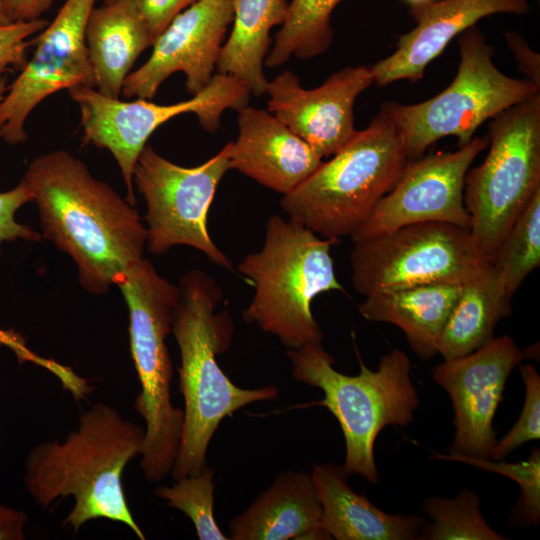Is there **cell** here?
Listing matches in <instances>:
<instances>
[{
    "label": "cell",
    "instance_id": "cell-1",
    "mask_svg": "<svg viewBox=\"0 0 540 540\" xmlns=\"http://www.w3.org/2000/svg\"><path fill=\"white\" fill-rule=\"evenodd\" d=\"M38 206L43 235L78 267L82 287L107 293L143 259L147 232L134 205L66 150L36 157L23 178Z\"/></svg>",
    "mask_w": 540,
    "mask_h": 540
},
{
    "label": "cell",
    "instance_id": "cell-2",
    "mask_svg": "<svg viewBox=\"0 0 540 540\" xmlns=\"http://www.w3.org/2000/svg\"><path fill=\"white\" fill-rule=\"evenodd\" d=\"M144 436V428L97 402L80 415L77 428L64 440L45 441L28 452L25 488L42 509L72 497L62 527L74 533L91 520L106 519L126 525L144 540L122 484L126 466L141 454Z\"/></svg>",
    "mask_w": 540,
    "mask_h": 540
},
{
    "label": "cell",
    "instance_id": "cell-3",
    "mask_svg": "<svg viewBox=\"0 0 540 540\" xmlns=\"http://www.w3.org/2000/svg\"><path fill=\"white\" fill-rule=\"evenodd\" d=\"M179 288L171 332L180 352L184 418L178 455L170 473L174 481L206 467L209 443L224 418L251 403L279 398L274 385L255 389L236 386L219 366L216 356L229 349L233 324L226 310L217 311L223 294L216 281L194 269L181 278Z\"/></svg>",
    "mask_w": 540,
    "mask_h": 540
},
{
    "label": "cell",
    "instance_id": "cell-4",
    "mask_svg": "<svg viewBox=\"0 0 540 540\" xmlns=\"http://www.w3.org/2000/svg\"><path fill=\"white\" fill-rule=\"evenodd\" d=\"M335 241L289 218L270 217L263 247L238 265L254 287L244 321L276 336L288 350L322 343L324 335L311 304L321 293L344 291L330 254Z\"/></svg>",
    "mask_w": 540,
    "mask_h": 540
},
{
    "label": "cell",
    "instance_id": "cell-5",
    "mask_svg": "<svg viewBox=\"0 0 540 540\" xmlns=\"http://www.w3.org/2000/svg\"><path fill=\"white\" fill-rule=\"evenodd\" d=\"M115 285L128 307L130 351L140 383L134 403L145 421L140 467L148 482H157L171 473L183 428V410L171 401L173 365L166 344L180 288L144 258Z\"/></svg>",
    "mask_w": 540,
    "mask_h": 540
},
{
    "label": "cell",
    "instance_id": "cell-6",
    "mask_svg": "<svg viewBox=\"0 0 540 540\" xmlns=\"http://www.w3.org/2000/svg\"><path fill=\"white\" fill-rule=\"evenodd\" d=\"M286 355L296 381L323 391L324 398L317 404L326 407L340 424L346 447L343 466L348 474L377 483L374 444L378 434L387 425L410 424L419 405L407 355L399 349L390 351L376 371L359 361L360 372L354 376L334 369V358L322 343L289 349Z\"/></svg>",
    "mask_w": 540,
    "mask_h": 540
},
{
    "label": "cell",
    "instance_id": "cell-7",
    "mask_svg": "<svg viewBox=\"0 0 540 540\" xmlns=\"http://www.w3.org/2000/svg\"><path fill=\"white\" fill-rule=\"evenodd\" d=\"M402 135L380 109L369 126L280 200L282 210L317 235L352 236L407 163Z\"/></svg>",
    "mask_w": 540,
    "mask_h": 540
},
{
    "label": "cell",
    "instance_id": "cell-8",
    "mask_svg": "<svg viewBox=\"0 0 540 540\" xmlns=\"http://www.w3.org/2000/svg\"><path fill=\"white\" fill-rule=\"evenodd\" d=\"M460 63L453 81L436 96L416 104L383 103L402 135L407 157H419L441 138L454 136L459 147L505 109L540 93L528 79L510 77L493 62L495 49L472 26L458 36Z\"/></svg>",
    "mask_w": 540,
    "mask_h": 540
},
{
    "label": "cell",
    "instance_id": "cell-9",
    "mask_svg": "<svg viewBox=\"0 0 540 540\" xmlns=\"http://www.w3.org/2000/svg\"><path fill=\"white\" fill-rule=\"evenodd\" d=\"M488 129V154L467 171L463 198L470 233L491 259L540 189V93L496 115Z\"/></svg>",
    "mask_w": 540,
    "mask_h": 540
},
{
    "label": "cell",
    "instance_id": "cell-10",
    "mask_svg": "<svg viewBox=\"0 0 540 540\" xmlns=\"http://www.w3.org/2000/svg\"><path fill=\"white\" fill-rule=\"evenodd\" d=\"M351 281L363 296L421 284H464L491 265L469 228L429 221L355 241Z\"/></svg>",
    "mask_w": 540,
    "mask_h": 540
},
{
    "label": "cell",
    "instance_id": "cell-11",
    "mask_svg": "<svg viewBox=\"0 0 540 540\" xmlns=\"http://www.w3.org/2000/svg\"><path fill=\"white\" fill-rule=\"evenodd\" d=\"M68 92L80 110L83 142L110 151L120 168L126 199L134 206V167L148 138L159 126L178 115L194 113L206 131L215 133L223 112L246 106L251 94L242 81L220 73L192 98L170 105L141 98L122 101L88 86H75Z\"/></svg>",
    "mask_w": 540,
    "mask_h": 540
},
{
    "label": "cell",
    "instance_id": "cell-12",
    "mask_svg": "<svg viewBox=\"0 0 540 540\" xmlns=\"http://www.w3.org/2000/svg\"><path fill=\"white\" fill-rule=\"evenodd\" d=\"M229 158L230 142L195 167L179 166L145 145L134 167L133 183L146 202V246L153 255L186 245L202 252L212 263L233 270L207 227L217 186L230 169Z\"/></svg>",
    "mask_w": 540,
    "mask_h": 540
},
{
    "label": "cell",
    "instance_id": "cell-13",
    "mask_svg": "<svg viewBox=\"0 0 540 540\" xmlns=\"http://www.w3.org/2000/svg\"><path fill=\"white\" fill-rule=\"evenodd\" d=\"M96 0H66L57 15L31 40L35 50L0 101V139L27 140L25 122L48 96L75 86L95 88L86 27Z\"/></svg>",
    "mask_w": 540,
    "mask_h": 540
},
{
    "label": "cell",
    "instance_id": "cell-14",
    "mask_svg": "<svg viewBox=\"0 0 540 540\" xmlns=\"http://www.w3.org/2000/svg\"><path fill=\"white\" fill-rule=\"evenodd\" d=\"M524 358L511 337L501 336L434 367L432 378L448 393L454 410V439L449 456L442 458L491 459L493 419L509 374Z\"/></svg>",
    "mask_w": 540,
    "mask_h": 540
},
{
    "label": "cell",
    "instance_id": "cell-15",
    "mask_svg": "<svg viewBox=\"0 0 540 540\" xmlns=\"http://www.w3.org/2000/svg\"><path fill=\"white\" fill-rule=\"evenodd\" d=\"M488 144L473 137L454 152L437 153L406 163L391 190L351 236L353 242L399 227L429 221L470 227L464 183L470 165Z\"/></svg>",
    "mask_w": 540,
    "mask_h": 540
},
{
    "label": "cell",
    "instance_id": "cell-16",
    "mask_svg": "<svg viewBox=\"0 0 540 540\" xmlns=\"http://www.w3.org/2000/svg\"><path fill=\"white\" fill-rule=\"evenodd\" d=\"M235 0H197L180 12L155 39L149 59L131 72L121 94L151 99L173 73L183 72L193 96L215 75L222 42L233 22Z\"/></svg>",
    "mask_w": 540,
    "mask_h": 540
},
{
    "label": "cell",
    "instance_id": "cell-17",
    "mask_svg": "<svg viewBox=\"0 0 540 540\" xmlns=\"http://www.w3.org/2000/svg\"><path fill=\"white\" fill-rule=\"evenodd\" d=\"M373 82L371 66L365 65L345 67L314 89L284 71L268 82V112L321 158L330 157L356 134L354 103Z\"/></svg>",
    "mask_w": 540,
    "mask_h": 540
},
{
    "label": "cell",
    "instance_id": "cell-18",
    "mask_svg": "<svg viewBox=\"0 0 540 540\" xmlns=\"http://www.w3.org/2000/svg\"><path fill=\"white\" fill-rule=\"evenodd\" d=\"M527 0H432L409 4L416 25L398 36L396 50L371 66L374 82H417L450 41L480 19L493 14L527 15Z\"/></svg>",
    "mask_w": 540,
    "mask_h": 540
},
{
    "label": "cell",
    "instance_id": "cell-19",
    "mask_svg": "<svg viewBox=\"0 0 540 540\" xmlns=\"http://www.w3.org/2000/svg\"><path fill=\"white\" fill-rule=\"evenodd\" d=\"M237 111L230 169L286 195L322 164V158L270 112L247 105Z\"/></svg>",
    "mask_w": 540,
    "mask_h": 540
},
{
    "label": "cell",
    "instance_id": "cell-20",
    "mask_svg": "<svg viewBox=\"0 0 540 540\" xmlns=\"http://www.w3.org/2000/svg\"><path fill=\"white\" fill-rule=\"evenodd\" d=\"M231 540L331 539L311 473L287 471L229 522Z\"/></svg>",
    "mask_w": 540,
    "mask_h": 540
},
{
    "label": "cell",
    "instance_id": "cell-21",
    "mask_svg": "<svg viewBox=\"0 0 540 540\" xmlns=\"http://www.w3.org/2000/svg\"><path fill=\"white\" fill-rule=\"evenodd\" d=\"M322 508V526L337 540L419 539L426 520L420 516L388 514L347 482L343 465L314 464L310 472Z\"/></svg>",
    "mask_w": 540,
    "mask_h": 540
},
{
    "label": "cell",
    "instance_id": "cell-22",
    "mask_svg": "<svg viewBox=\"0 0 540 540\" xmlns=\"http://www.w3.org/2000/svg\"><path fill=\"white\" fill-rule=\"evenodd\" d=\"M153 43L135 0H104L94 7L86 27V45L95 89L119 98L137 58Z\"/></svg>",
    "mask_w": 540,
    "mask_h": 540
},
{
    "label": "cell",
    "instance_id": "cell-23",
    "mask_svg": "<svg viewBox=\"0 0 540 540\" xmlns=\"http://www.w3.org/2000/svg\"><path fill=\"white\" fill-rule=\"evenodd\" d=\"M462 284L430 283L364 296L359 314L372 322L399 327L413 351L429 360L438 354L444 326L460 295Z\"/></svg>",
    "mask_w": 540,
    "mask_h": 540
},
{
    "label": "cell",
    "instance_id": "cell-24",
    "mask_svg": "<svg viewBox=\"0 0 540 540\" xmlns=\"http://www.w3.org/2000/svg\"><path fill=\"white\" fill-rule=\"evenodd\" d=\"M288 6L286 0H235L232 30L222 46L217 73L242 81L255 96L265 94L269 81L263 64L270 47L269 33L283 24Z\"/></svg>",
    "mask_w": 540,
    "mask_h": 540
},
{
    "label": "cell",
    "instance_id": "cell-25",
    "mask_svg": "<svg viewBox=\"0 0 540 540\" xmlns=\"http://www.w3.org/2000/svg\"><path fill=\"white\" fill-rule=\"evenodd\" d=\"M511 298L501 288L492 266L462 284L442 331L438 354L444 360L469 354L490 341L496 324L511 315Z\"/></svg>",
    "mask_w": 540,
    "mask_h": 540
},
{
    "label": "cell",
    "instance_id": "cell-26",
    "mask_svg": "<svg viewBox=\"0 0 540 540\" xmlns=\"http://www.w3.org/2000/svg\"><path fill=\"white\" fill-rule=\"evenodd\" d=\"M341 1L292 0L265 65L276 67L292 56L309 59L326 52L333 40L331 14Z\"/></svg>",
    "mask_w": 540,
    "mask_h": 540
},
{
    "label": "cell",
    "instance_id": "cell-27",
    "mask_svg": "<svg viewBox=\"0 0 540 540\" xmlns=\"http://www.w3.org/2000/svg\"><path fill=\"white\" fill-rule=\"evenodd\" d=\"M490 262L501 288L512 299L540 264V189L518 215Z\"/></svg>",
    "mask_w": 540,
    "mask_h": 540
},
{
    "label": "cell",
    "instance_id": "cell-28",
    "mask_svg": "<svg viewBox=\"0 0 540 540\" xmlns=\"http://www.w3.org/2000/svg\"><path fill=\"white\" fill-rule=\"evenodd\" d=\"M424 512L433 520L425 522L418 540H503L484 519L480 500L463 488L454 499L429 497L423 502Z\"/></svg>",
    "mask_w": 540,
    "mask_h": 540
},
{
    "label": "cell",
    "instance_id": "cell-29",
    "mask_svg": "<svg viewBox=\"0 0 540 540\" xmlns=\"http://www.w3.org/2000/svg\"><path fill=\"white\" fill-rule=\"evenodd\" d=\"M213 477L214 470L206 466L197 474L175 480L171 486L157 487L154 494L183 512L193 522L200 540H227L214 515Z\"/></svg>",
    "mask_w": 540,
    "mask_h": 540
},
{
    "label": "cell",
    "instance_id": "cell-30",
    "mask_svg": "<svg viewBox=\"0 0 540 540\" xmlns=\"http://www.w3.org/2000/svg\"><path fill=\"white\" fill-rule=\"evenodd\" d=\"M478 468L502 474L520 486V497L513 517L522 525H538L540 520V450L533 449L526 461L506 463L491 459L460 458Z\"/></svg>",
    "mask_w": 540,
    "mask_h": 540
},
{
    "label": "cell",
    "instance_id": "cell-31",
    "mask_svg": "<svg viewBox=\"0 0 540 540\" xmlns=\"http://www.w3.org/2000/svg\"><path fill=\"white\" fill-rule=\"evenodd\" d=\"M519 372L525 384V401L514 426L496 442L491 460L501 461L526 442L540 438V376L531 364H522Z\"/></svg>",
    "mask_w": 540,
    "mask_h": 540
},
{
    "label": "cell",
    "instance_id": "cell-32",
    "mask_svg": "<svg viewBox=\"0 0 540 540\" xmlns=\"http://www.w3.org/2000/svg\"><path fill=\"white\" fill-rule=\"evenodd\" d=\"M2 347L10 349L20 363L31 362L52 373L76 401L86 398L92 390L88 381L79 376L69 366L33 352L27 346L25 339L12 329L0 328V349Z\"/></svg>",
    "mask_w": 540,
    "mask_h": 540
},
{
    "label": "cell",
    "instance_id": "cell-33",
    "mask_svg": "<svg viewBox=\"0 0 540 540\" xmlns=\"http://www.w3.org/2000/svg\"><path fill=\"white\" fill-rule=\"evenodd\" d=\"M49 22L38 18L30 21H15L0 25V75L13 67L25 66L30 37L42 31Z\"/></svg>",
    "mask_w": 540,
    "mask_h": 540
},
{
    "label": "cell",
    "instance_id": "cell-34",
    "mask_svg": "<svg viewBox=\"0 0 540 540\" xmlns=\"http://www.w3.org/2000/svg\"><path fill=\"white\" fill-rule=\"evenodd\" d=\"M33 201V193L22 179L14 188L0 192V249L4 242L23 239L39 241L41 235L25 224L16 221L15 213L24 204Z\"/></svg>",
    "mask_w": 540,
    "mask_h": 540
},
{
    "label": "cell",
    "instance_id": "cell-35",
    "mask_svg": "<svg viewBox=\"0 0 540 540\" xmlns=\"http://www.w3.org/2000/svg\"><path fill=\"white\" fill-rule=\"evenodd\" d=\"M197 0H135L148 30L155 39L183 10Z\"/></svg>",
    "mask_w": 540,
    "mask_h": 540
},
{
    "label": "cell",
    "instance_id": "cell-36",
    "mask_svg": "<svg viewBox=\"0 0 540 540\" xmlns=\"http://www.w3.org/2000/svg\"><path fill=\"white\" fill-rule=\"evenodd\" d=\"M505 40L514 55L519 70L526 78L540 86V56L527 43L525 38L516 32H507Z\"/></svg>",
    "mask_w": 540,
    "mask_h": 540
},
{
    "label": "cell",
    "instance_id": "cell-37",
    "mask_svg": "<svg viewBox=\"0 0 540 540\" xmlns=\"http://www.w3.org/2000/svg\"><path fill=\"white\" fill-rule=\"evenodd\" d=\"M12 22L30 21L41 17L55 0H1Z\"/></svg>",
    "mask_w": 540,
    "mask_h": 540
},
{
    "label": "cell",
    "instance_id": "cell-38",
    "mask_svg": "<svg viewBox=\"0 0 540 540\" xmlns=\"http://www.w3.org/2000/svg\"><path fill=\"white\" fill-rule=\"evenodd\" d=\"M25 512L0 504V540H23Z\"/></svg>",
    "mask_w": 540,
    "mask_h": 540
},
{
    "label": "cell",
    "instance_id": "cell-39",
    "mask_svg": "<svg viewBox=\"0 0 540 540\" xmlns=\"http://www.w3.org/2000/svg\"><path fill=\"white\" fill-rule=\"evenodd\" d=\"M12 21L8 17L4 6L2 4V1L0 0V25L11 23Z\"/></svg>",
    "mask_w": 540,
    "mask_h": 540
},
{
    "label": "cell",
    "instance_id": "cell-40",
    "mask_svg": "<svg viewBox=\"0 0 540 540\" xmlns=\"http://www.w3.org/2000/svg\"><path fill=\"white\" fill-rule=\"evenodd\" d=\"M7 89V77L0 76V101L3 99Z\"/></svg>",
    "mask_w": 540,
    "mask_h": 540
},
{
    "label": "cell",
    "instance_id": "cell-41",
    "mask_svg": "<svg viewBox=\"0 0 540 540\" xmlns=\"http://www.w3.org/2000/svg\"><path fill=\"white\" fill-rule=\"evenodd\" d=\"M409 4L413 3H420V2H426V1H432V0H406Z\"/></svg>",
    "mask_w": 540,
    "mask_h": 540
}]
</instances>
